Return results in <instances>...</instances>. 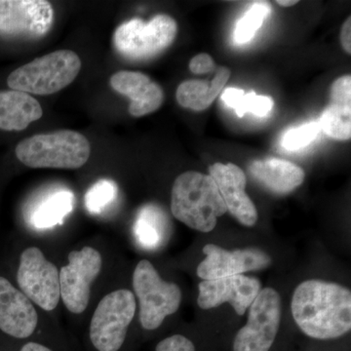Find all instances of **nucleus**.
I'll list each match as a JSON object with an SVG mask.
<instances>
[{
  "instance_id": "cd10ccee",
  "label": "nucleus",
  "mask_w": 351,
  "mask_h": 351,
  "mask_svg": "<svg viewBox=\"0 0 351 351\" xmlns=\"http://www.w3.org/2000/svg\"><path fill=\"white\" fill-rule=\"evenodd\" d=\"M156 351H195L193 341L182 335H174L156 346Z\"/></svg>"
},
{
  "instance_id": "423d86ee",
  "label": "nucleus",
  "mask_w": 351,
  "mask_h": 351,
  "mask_svg": "<svg viewBox=\"0 0 351 351\" xmlns=\"http://www.w3.org/2000/svg\"><path fill=\"white\" fill-rule=\"evenodd\" d=\"M133 287L140 302V322L145 330H156L164 319L177 313L182 291L174 283L166 282L147 260L141 261L134 270Z\"/></svg>"
},
{
  "instance_id": "aec40b11",
  "label": "nucleus",
  "mask_w": 351,
  "mask_h": 351,
  "mask_svg": "<svg viewBox=\"0 0 351 351\" xmlns=\"http://www.w3.org/2000/svg\"><path fill=\"white\" fill-rule=\"evenodd\" d=\"M230 77V71L219 66L211 82L207 80H188L182 82L177 89L176 98L182 108L201 112L213 104Z\"/></svg>"
},
{
  "instance_id": "393cba45",
  "label": "nucleus",
  "mask_w": 351,
  "mask_h": 351,
  "mask_svg": "<svg viewBox=\"0 0 351 351\" xmlns=\"http://www.w3.org/2000/svg\"><path fill=\"white\" fill-rule=\"evenodd\" d=\"M119 189L112 180L101 179L88 189L84 197L85 207L92 215L103 213L117 199Z\"/></svg>"
},
{
  "instance_id": "20e7f679",
  "label": "nucleus",
  "mask_w": 351,
  "mask_h": 351,
  "mask_svg": "<svg viewBox=\"0 0 351 351\" xmlns=\"http://www.w3.org/2000/svg\"><path fill=\"white\" fill-rule=\"evenodd\" d=\"M82 69V60L71 50H59L34 60L9 75L7 84L27 94L52 95L73 82Z\"/></svg>"
},
{
  "instance_id": "f03ea898",
  "label": "nucleus",
  "mask_w": 351,
  "mask_h": 351,
  "mask_svg": "<svg viewBox=\"0 0 351 351\" xmlns=\"http://www.w3.org/2000/svg\"><path fill=\"white\" fill-rule=\"evenodd\" d=\"M171 211L189 228L210 232L228 209L211 176L189 171L173 184Z\"/></svg>"
},
{
  "instance_id": "0eeeda50",
  "label": "nucleus",
  "mask_w": 351,
  "mask_h": 351,
  "mask_svg": "<svg viewBox=\"0 0 351 351\" xmlns=\"http://www.w3.org/2000/svg\"><path fill=\"white\" fill-rule=\"evenodd\" d=\"M136 313L135 295L117 290L104 297L92 317L90 339L99 351H119Z\"/></svg>"
},
{
  "instance_id": "2f4dec72",
  "label": "nucleus",
  "mask_w": 351,
  "mask_h": 351,
  "mask_svg": "<svg viewBox=\"0 0 351 351\" xmlns=\"http://www.w3.org/2000/svg\"><path fill=\"white\" fill-rule=\"evenodd\" d=\"M276 2L277 4H279L280 6L290 7L295 5V4H297L299 1H297V0H294V1H293V0H278V1Z\"/></svg>"
},
{
  "instance_id": "412c9836",
  "label": "nucleus",
  "mask_w": 351,
  "mask_h": 351,
  "mask_svg": "<svg viewBox=\"0 0 351 351\" xmlns=\"http://www.w3.org/2000/svg\"><path fill=\"white\" fill-rule=\"evenodd\" d=\"M165 215L154 205H147L138 212L134 234L141 246L145 249H156L160 246L166 237Z\"/></svg>"
},
{
  "instance_id": "6e6552de",
  "label": "nucleus",
  "mask_w": 351,
  "mask_h": 351,
  "mask_svg": "<svg viewBox=\"0 0 351 351\" xmlns=\"http://www.w3.org/2000/svg\"><path fill=\"white\" fill-rule=\"evenodd\" d=\"M280 318V295L274 289H262L251 304L247 324L235 336L233 351H269Z\"/></svg>"
},
{
  "instance_id": "39448f33",
  "label": "nucleus",
  "mask_w": 351,
  "mask_h": 351,
  "mask_svg": "<svg viewBox=\"0 0 351 351\" xmlns=\"http://www.w3.org/2000/svg\"><path fill=\"white\" fill-rule=\"evenodd\" d=\"M177 32V23L165 14H159L147 23L132 19L115 29L113 45L120 56L129 61H145L167 49L174 43Z\"/></svg>"
},
{
  "instance_id": "b1692460",
  "label": "nucleus",
  "mask_w": 351,
  "mask_h": 351,
  "mask_svg": "<svg viewBox=\"0 0 351 351\" xmlns=\"http://www.w3.org/2000/svg\"><path fill=\"white\" fill-rule=\"evenodd\" d=\"M270 14V5L267 2H256L247 11L244 17L237 23L234 32V40L237 44L249 43L256 32L262 27Z\"/></svg>"
},
{
  "instance_id": "1a4fd4ad",
  "label": "nucleus",
  "mask_w": 351,
  "mask_h": 351,
  "mask_svg": "<svg viewBox=\"0 0 351 351\" xmlns=\"http://www.w3.org/2000/svg\"><path fill=\"white\" fill-rule=\"evenodd\" d=\"M17 282L27 299L44 311L56 308L61 299L59 270L36 247L25 249L21 255Z\"/></svg>"
},
{
  "instance_id": "f8f14e48",
  "label": "nucleus",
  "mask_w": 351,
  "mask_h": 351,
  "mask_svg": "<svg viewBox=\"0 0 351 351\" xmlns=\"http://www.w3.org/2000/svg\"><path fill=\"white\" fill-rule=\"evenodd\" d=\"M197 304L202 309H211L228 302L235 313L244 315L262 290L256 277L239 276L204 280L199 283Z\"/></svg>"
},
{
  "instance_id": "4be33fe9",
  "label": "nucleus",
  "mask_w": 351,
  "mask_h": 351,
  "mask_svg": "<svg viewBox=\"0 0 351 351\" xmlns=\"http://www.w3.org/2000/svg\"><path fill=\"white\" fill-rule=\"evenodd\" d=\"M221 101L237 112V117H243L250 112L257 117H263L269 114L274 101L270 97L258 96L255 92L245 94L239 88H228L221 94Z\"/></svg>"
},
{
  "instance_id": "bb28decb",
  "label": "nucleus",
  "mask_w": 351,
  "mask_h": 351,
  "mask_svg": "<svg viewBox=\"0 0 351 351\" xmlns=\"http://www.w3.org/2000/svg\"><path fill=\"white\" fill-rule=\"evenodd\" d=\"M331 104L339 107L351 108V76L343 75L332 83Z\"/></svg>"
},
{
  "instance_id": "a211bd4d",
  "label": "nucleus",
  "mask_w": 351,
  "mask_h": 351,
  "mask_svg": "<svg viewBox=\"0 0 351 351\" xmlns=\"http://www.w3.org/2000/svg\"><path fill=\"white\" fill-rule=\"evenodd\" d=\"M43 114L40 104L32 95L16 90L0 91V130H25Z\"/></svg>"
},
{
  "instance_id": "2eb2a0df",
  "label": "nucleus",
  "mask_w": 351,
  "mask_h": 351,
  "mask_svg": "<svg viewBox=\"0 0 351 351\" xmlns=\"http://www.w3.org/2000/svg\"><path fill=\"white\" fill-rule=\"evenodd\" d=\"M38 315L27 295L0 276V330L9 336L25 339L36 331Z\"/></svg>"
},
{
  "instance_id": "a878e982",
  "label": "nucleus",
  "mask_w": 351,
  "mask_h": 351,
  "mask_svg": "<svg viewBox=\"0 0 351 351\" xmlns=\"http://www.w3.org/2000/svg\"><path fill=\"white\" fill-rule=\"evenodd\" d=\"M320 130L319 122L316 121L290 129L284 134L281 145L286 151H299L311 145L317 138Z\"/></svg>"
},
{
  "instance_id": "f3484780",
  "label": "nucleus",
  "mask_w": 351,
  "mask_h": 351,
  "mask_svg": "<svg viewBox=\"0 0 351 351\" xmlns=\"http://www.w3.org/2000/svg\"><path fill=\"white\" fill-rule=\"evenodd\" d=\"M250 172L263 186L277 195L291 193L301 186L304 180V172L301 167L279 158L254 161Z\"/></svg>"
},
{
  "instance_id": "6ab92c4d",
  "label": "nucleus",
  "mask_w": 351,
  "mask_h": 351,
  "mask_svg": "<svg viewBox=\"0 0 351 351\" xmlns=\"http://www.w3.org/2000/svg\"><path fill=\"white\" fill-rule=\"evenodd\" d=\"M75 195L66 188H54L43 193L29 210V221L38 230L62 225L75 207Z\"/></svg>"
},
{
  "instance_id": "9b49d317",
  "label": "nucleus",
  "mask_w": 351,
  "mask_h": 351,
  "mask_svg": "<svg viewBox=\"0 0 351 351\" xmlns=\"http://www.w3.org/2000/svg\"><path fill=\"white\" fill-rule=\"evenodd\" d=\"M103 265L101 254L92 247L73 251L69 263L59 272L60 289L64 304L71 313H82L90 299V287Z\"/></svg>"
},
{
  "instance_id": "4468645a",
  "label": "nucleus",
  "mask_w": 351,
  "mask_h": 351,
  "mask_svg": "<svg viewBox=\"0 0 351 351\" xmlns=\"http://www.w3.org/2000/svg\"><path fill=\"white\" fill-rule=\"evenodd\" d=\"M209 172L228 211L242 225L255 226L258 212L245 191L246 176L241 168L232 163H215L209 168Z\"/></svg>"
},
{
  "instance_id": "5701e85b",
  "label": "nucleus",
  "mask_w": 351,
  "mask_h": 351,
  "mask_svg": "<svg viewBox=\"0 0 351 351\" xmlns=\"http://www.w3.org/2000/svg\"><path fill=\"white\" fill-rule=\"evenodd\" d=\"M321 130L330 138L338 141L350 140L351 137V108L339 107L330 104L319 121Z\"/></svg>"
},
{
  "instance_id": "ddd939ff",
  "label": "nucleus",
  "mask_w": 351,
  "mask_h": 351,
  "mask_svg": "<svg viewBox=\"0 0 351 351\" xmlns=\"http://www.w3.org/2000/svg\"><path fill=\"white\" fill-rule=\"evenodd\" d=\"M205 260L197 267V276L204 280L239 276L247 271L267 269L271 260L257 248L228 251L215 244L203 248Z\"/></svg>"
},
{
  "instance_id": "f257e3e1",
  "label": "nucleus",
  "mask_w": 351,
  "mask_h": 351,
  "mask_svg": "<svg viewBox=\"0 0 351 351\" xmlns=\"http://www.w3.org/2000/svg\"><path fill=\"white\" fill-rule=\"evenodd\" d=\"M293 318L306 336L339 338L351 329V293L339 284L311 279L295 288L291 302Z\"/></svg>"
},
{
  "instance_id": "c85d7f7f",
  "label": "nucleus",
  "mask_w": 351,
  "mask_h": 351,
  "mask_svg": "<svg viewBox=\"0 0 351 351\" xmlns=\"http://www.w3.org/2000/svg\"><path fill=\"white\" fill-rule=\"evenodd\" d=\"M215 69H216V66H215L213 59L206 53L196 55L189 62V69L195 75L212 73Z\"/></svg>"
},
{
  "instance_id": "c756f323",
  "label": "nucleus",
  "mask_w": 351,
  "mask_h": 351,
  "mask_svg": "<svg viewBox=\"0 0 351 351\" xmlns=\"http://www.w3.org/2000/svg\"><path fill=\"white\" fill-rule=\"evenodd\" d=\"M341 41L343 49L346 53H351V19L350 17L346 21L341 32Z\"/></svg>"
},
{
  "instance_id": "7ed1b4c3",
  "label": "nucleus",
  "mask_w": 351,
  "mask_h": 351,
  "mask_svg": "<svg viewBox=\"0 0 351 351\" xmlns=\"http://www.w3.org/2000/svg\"><path fill=\"white\" fill-rule=\"evenodd\" d=\"M15 154L20 162L34 169L73 170L85 165L91 147L82 134L59 130L25 138L16 147Z\"/></svg>"
},
{
  "instance_id": "7c9ffc66",
  "label": "nucleus",
  "mask_w": 351,
  "mask_h": 351,
  "mask_svg": "<svg viewBox=\"0 0 351 351\" xmlns=\"http://www.w3.org/2000/svg\"><path fill=\"white\" fill-rule=\"evenodd\" d=\"M21 351H52L50 348L36 343H27L23 346Z\"/></svg>"
},
{
  "instance_id": "dca6fc26",
  "label": "nucleus",
  "mask_w": 351,
  "mask_h": 351,
  "mask_svg": "<svg viewBox=\"0 0 351 351\" xmlns=\"http://www.w3.org/2000/svg\"><path fill=\"white\" fill-rule=\"evenodd\" d=\"M110 83L114 91L130 99L128 110L132 117H145L162 105V88L145 73L120 71L110 77Z\"/></svg>"
},
{
  "instance_id": "9d476101",
  "label": "nucleus",
  "mask_w": 351,
  "mask_h": 351,
  "mask_svg": "<svg viewBox=\"0 0 351 351\" xmlns=\"http://www.w3.org/2000/svg\"><path fill=\"white\" fill-rule=\"evenodd\" d=\"M54 10L45 0H0V36L11 39H38L48 32Z\"/></svg>"
}]
</instances>
